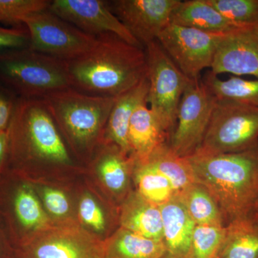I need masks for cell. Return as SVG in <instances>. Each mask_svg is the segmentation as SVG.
Returning <instances> with one entry per match:
<instances>
[{
    "instance_id": "1f68e13d",
    "label": "cell",
    "mask_w": 258,
    "mask_h": 258,
    "mask_svg": "<svg viewBox=\"0 0 258 258\" xmlns=\"http://www.w3.org/2000/svg\"><path fill=\"white\" fill-rule=\"evenodd\" d=\"M48 0H0V23L11 27L23 25L24 17L48 9Z\"/></svg>"
},
{
    "instance_id": "44dd1931",
    "label": "cell",
    "mask_w": 258,
    "mask_h": 258,
    "mask_svg": "<svg viewBox=\"0 0 258 258\" xmlns=\"http://www.w3.org/2000/svg\"><path fill=\"white\" fill-rule=\"evenodd\" d=\"M163 221V258H187L196 225L179 199L174 198L160 207Z\"/></svg>"
},
{
    "instance_id": "e0dca14e",
    "label": "cell",
    "mask_w": 258,
    "mask_h": 258,
    "mask_svg": "<svg viewBox=\"0 0 258 258\" xmlns=\"http://www.w3.org/2000/svg\"><path fill=\"white\" fill-rule=\"evenodd\" d=\"M79 225L106 241L119 228L118 208L95 187L83 174L75 181Z\"/></svg>"
},
{
    "instance_id": "ffe728a7",
    "label": "cell",
    "mask_w": 258,
    "mask_h": 258,
    "mask_svg": "<svg viewBox=\"0 0 258 258\" xmlns=\"http://www.w3.org/2000/svg\"><path fill=\"white\" fill-rule=\"evenodd\" d=\"M118 218L120 227L147 238L162 240L160 207L148 201L135 189L118 207Z\"/></svg>"
},
{
    "instance_id": "d6a6232c",
    "label": "cell",
    "mask_w": 258,
    "mask_h": 258,
    "mask_svg": "<svg viewBox=\"0 0 258 258\" xmlns=\"http://www.w3.org/2000/svg\"><path fill=\"white\" fill-rule=\"evenodd\" d=\"M30 38L25 25L5 28L0 26V52L10 49L30 47Z\"/></svg>"
},
{
    "instance_id": "4316f807",
    "label": "cell",
    "mask_w": 258,
    "mask_h": 258,
    "mask_svg": "<svg viewBox=\"0 0 258 258\" xmlns=\"http://www.w3.org/2000/svg\"><path fill=\"white\" fill-rule=\"evenodd\" d=\"M145 163L152 166L170 181L176 196L190 184L196 182L187 158L180 157L174 154L169 143L157 149Z\"/></svg>"
},
{
    "instance_id": "7a4b0ae2",
    "label": "cell",
    "mask_w": 258,
    "mask_h": 258,
    "mask_svg": "<svg viewBox=\"0 0 258 258\" xmlns=\"http://www.w3.org/2000/svg\"><path fill=\"white\" fill-rule=\"evenodd\" d=\"M64 61L71 88L93 96L115 98L147 77L145 48L113 33L97 35L89 50Z\"/></svg>"
},
{
    "instance_id": "2e32d148",
    "label": "cell",
    "mask_w": 258,
    "mask_h": 258,
    "mask_svg": "<svg viewBox=\"0 0 258 258\" xmlns=\"http://www.w3.org/2000/svg\"><path fill=\"white\" fill-rule=\"evenodd\" d=\"M210 72L258 79V28H242L225 34L217 47Z\"/></svg>"
},
{
    "instance_id": "d590c367",
    "label": "cell",
    "mask_w": 258,
    "mask_h": 258,
    "mask_svg": "<svg viewBox=\"0 0 258 258\" xmlns=\"http://www.w3.org/2000/svg\"><path fill=\"white\" fill-rule=\"evenodd\" d=\"M9 159V136L8 131L0 133V175L8 171Z\"/></svg>"
},
{
    "instance_id": "603a6c76",
    "label": "cell",
    "mask_w": 258,
    "mask_h": 258,
    "mask_svg": "<svg viewBox=\"0 0 258 258\" xmlns=\"http://www.w3.org/2000/svg\"><path fill=\"white\" fill-rule=\"evenodd\" d=\"M171 24L219 34L243 28L224 16L208 0L180 1L171 15Z\"/></svg>"
},
{
    "instance_id": "4dcf8cb0",
    "label": "cell",
    "mask_w": 258,
    "mask_h": 258,
    "mask_svg": "<svg viewBox=\"0 0 258 258\" xmlns=\"http://www.w3.org/2000/svg\"><path fill=\"white\" fill-rule=\"evenodd\" d=\"M232 23L243 28H258V0H208Z\"/></svg>"
},
{
    "instance_id": "9c48e42d",
    "label": "cell",
    "mask_w": 258,
    "mask_h": 258,
    "mask_svg": "<svg viewBox=\"0 0 258 258\" xmlns=\"http://www.w3.org/2000/svg\"><path fill=\"white\" fill-rule=\"evenodd\" d=\"M22 23L28 29L30 49L62 60L82 55L97 40V36L83 32L49 9L24 17Z\"/></svg>"
},
{
    "instance_id": "5b68a950",
    "label": "cell",
    "mask_w": 258,
    "mask_h": 258,
    "mask_svg": "<svg viewBox=\"0 0 258 258\" xmlns=\"http://www.w3.org/2000/svg\"><path fill=\"white\" fill-rule=\"evenodd\" d=\"M0 85L22 98H42L71 88L64 60L30 47L0 52Z\"/></svg>"
},
{
    "instance_id": "8992f818",
    "label": "cell",
    "mask_w": 258,
    "mask_h": 258,
    "mask_svg": "<svg viewBox=\"0 0 258 258\" xmlns=\"http://www.w3.org/2000/svg\"><path fill=\"white\" fill-rule=\"evenodd\" d=\"M0 220L15 249L55 225L31 182L10 171L0 175Z\"/></svg>"
},
{
    "instance_id": "f546056e",
    "label": "cell",
    "mask_w": 258,
    "mask_h": 258,
    "mask_svg": "<svg viewBox=\"0 0 258 258\" xmlns=\"http://www.w3.org/2000/svg\"><path fill=\"white\" fill-rule=\"evenodd\" d=\"M227 235V226H197L187 258H219Z\"/></svg>"
},
{
    "instance_id": "f1b7e54d",
    "label": "cell",
    "mask_w": 258,
    "mask_h": 258,
    "mask_svg": "<svg viewBox=\"0 0 258 258\" xmlns=\"http://www.w3.org/2000/svg\"><path fill=\"white\" fill-rule=\"evenodd\" d=\"M134 187L144 198L159 207L176 196L170 181L147 163L136 164Z\"/></svg>"
},
{
    "instance_id": "8d00e7d4",
    "label": "cell",
    "mask_w": 258,
    "mask_h": 258,
    "mask_svg": "<svg viewBox=\"0 0 258 258\" xmlns=\"http://www.w3.org/2000/svg\"><path fill=\"white\" fill-rule=\"evenodd\" d=\"M251 219L253 220L254 222L258 225V204L257 207H256L255 210L253 213H252V217H251Z\"/></svg>"
},
{
    "instance_id": "7402d4cb",
    "label": "cell",
    "mask_w": 258,
    "mask_h": 258,
    "mask_svg": "<svg viewBox=\"0 0 258 258\" xmlns=\"http://www.w3.org/2000/svg\"><path fill=\"white\" fill-rule=\"evenodd\" d=\"M148 91L149 82L147 77L117 97L108 117L103 141L115 144L131 155L128 142L129 123L137 108L147 102Z\"/></svg>"
},
{
    "instance_id": "277c9868",
    "label": "cell",
    "mask_w": 258,
    "mask_h": 258,
    "mask_svg": "<svg viewBox=\"0 0 258 258\" xmlns=\"http://www.w3.org/2000/svg\"><path fill=\"white\" fill-rule=\"evenodd\" d=\"M116 98L93 96L72 88L42 98L71 152L85 167L103 142Z\"/></svg>"
},
{
    "instance_id": "ba28073f",
    "label": "cell",
    "mask_w": 258,
    "mask_h": 258,
    "mask_svg": "<svg viewBox=\"0 0 258 258\" xmlns=\"http://www.w3.org/2000/svg\"><path fill=\"white\" fill-rule=\"evenodd\" d=\"M149 91L147 104L169 136L174 132L181 97L191 82L157 40L145 47Z\"/></svg>"
},
{
    "instance_id": "7c38bea8",
    "label": "cell",
    "mask_w": 258,
    "mask_h": 258,
    "mask_svg": "<svg viewBox=\"0 0 258 258\" xmlns=\"http://www.w3.org/2000/svg\"><path fill=\"white\" fill-rule=\"evenodd\" d=\"M225 35L170 24L157 41L187 79L199 81L202 71L211 68L217 47Z\"/></svg>"
},
{
    "instance_id": "9a60e30c",
    "label": "cell",
    "mask_w": 258,
    "mask_h": 258,
    "mask_svg": "<svg viewBox=\"0 0 258 258\" xmlns=\"http://www.w3.org/2000/svg\"><path fill=\"white\" fill-rule=\"evenodd\" d=\"M48 9L89 35L113 33L134 46L144 48L103 0H53Z\"/></svg>"
},
{
    "instance_id": "8fae6325",
    "label": "cell",
    "mask_w": 258,
    "mask_h": 258,
    "mask_svg": "<svg viewBox=\"0 0 258 258\" xmlns=\"http://www.w3.org/2000/svg\"><path fill=\"white\" fill-rule=\"evenodd\" d=\"M15 250L17 258H105V241L79 225H52Z\"/></svg>"
},
{
    "instance_id": "484cf974",
    "label": "cell",
    "mask_w": 258,
    "mask_h": 258,
    "mask_svg": "<svg viewBox=\"0 0 258 258\" xmlns=\"http://www.w3.org/2000/svg\"><path fill=\"white\" fill-rule=\"evenodd\" d=\"M219 258H258V225L251 218L230 222Z\"/></svg>"
},
{
    "instance_id": "836d02e7",
    "label": "cell",
    "mask_w": 258,
    "mask_h": 258,
    "mask_svg": "<svg viewBox=\"0 0 258 258\" xmlns=\"http://www.w3.org/2000/svg\"><path fill=\"white\" fill-rule=\"evenodd\" d=\"M18 97L0 85V133L9 128Z\"/></svg>"
},
{
    "instance_id": "3957f363",
    "label": "cell",
    "mask_w": 258,
    "mask_h": 258,
    "mask_svg": "<svg viewBox=\"0 0 258 258\" xmlns=\"http://www.w3.org/2000/svg\"><path fill=\"white\" fill-rule=\"evenodd\" d=\"M197 182L210 191L227 225L251 218L258 204V146L228 154L187 157Z\"/></svg>"
},
{
    "instance_id": "5bb4252c",
    "label": "cell",
    "mask_w": 258,
    "mask_h": 258,
    "mask_svg": "<svg viewBox=\"0 0 258 258\" xmlns=\"http://www.w3.org/2000/svg\"><path fill=\"white\" fill-rule=\"evenodd\" d=\"M108 7L144 48L171 24L180 0H113Z\"/></svg>"
},
{
    "instance_id": "52a82bcc",
    "label": "cell",
    "mask_w": 258,
    "mask_h": 258,
    "mask_svg": "<svg viewBox=\"0 0 258 258\" xmlns=\"http://www.w3.org/2000/svg\"><path fill=\"white\" fill-rule=\"evenodd\" d=\"M257 146L258 107L216 98L205 139L197 153L228 154Z\"/></svg>"
},
{
    "instance_id": "d4e9b609",
    "label": "cell",
    "mask_w": 258,
    "mask_h": 258,
    "mask_svg": "<svg viewBox=\"0 0 258 258\" xmlns=\"http://www.w3.org/2000/svg\"><path fill=\"white\" fill-rule=\"evenodd\" d=\"M176 197L197 226L225 227L227 225L216 200L203 184L196 181Z\"/></svg>"
},
{
    "instance_id": "6da1fadb",
    "label": "cell",
    "mask_w": 258,
    "mask_h": 258,
    "mask_svg": "<svg viewBox=\"0 0 258 258\" xmlns=\"http://www.w3.org/2000/svg\"><path fill=\"white\" fill-rule=\"evenodd\" d=\"M8 132V171L30 180H71L85 174L42 98H19Z\"/></svg>"
},
{
    "instance_id": "30bf717a",
    "label": "cell",
    "mask_w": 258,
    "mask_h": 258,
    "mask_svg": "<svg viewBox=\"0 0 258 258\" xmlns=\"http://www.w3.org/2000/svg\"><path fill=\"white\" fill-rule=\"evenodd\" d=\"M216 98L202 81H191L185 89L176 116V125L169 139L172 152L187 158L198 152L208 130Z\"/></svg>"
},
{
    "instance_id": "cb8c5ba5",
    "label": "cell",
    "mask_w": 258,
    "mask_h": 258,
    "mask_svg": "<svg viewBox=\"0 0 258 258\" xmlns=\"http://www.w3.org/2000/svg\"><path fill=\"white\" fill-rule=\"evenodd\" d=\"M163 240H152L119 227L105 241V258H163Z\"/></svg>"
},
{
    "instance_id": "83f0119b",
    "label": "cell",
    "mask_w": 258,
    "mask_h": 258,
    "mask_svg": "<svg viewBox=\"0 0 258 258\" xmlns=\"http://www.w3.org/2000/svg\"><path fill=\"white\" fill-rule=\"evenodd\" d=\"M202 82L217 99L258 107V79L232 77L227 80L208 72Z\"/></svg>"
},
{
    "instance_id": "d6986e66",
    "label": "cell",
    "mask_w": 258,
    "mask_h": 258,
    "mask_svg": "<svg viewBox=\"0 0 258 258\" xmlns=\"http://www.w3.org/2000/svg\"><path fill=\"white\" fill-rule=\"evenodd\" d=\"M76 179H28L31 182L44 211L53 225H79L76 210V195L75 188V181Z\"/></svg>"
},
{
    "instance_id": "e575fe53",
    "label": "cell",
    "mask_w": 258,
    "mask_h": 258,
    "mask_svg": "<svg viewBox=\"0 0 258 258\" xmlns=\"http://www.w3.org/2000/svg\"><path fill=\"white\" fill-rule=\"evenodd\" d=\"M0 258H17L15 250L0 220Z\"/></svg>"
},
{
    "instance_id": "ac0fdd59",
    "label": "cell",
    "mask_w": 258,
    "mask_h": 258,
    "mask_svg": "<svg viewBox=\"0 0 258 258\" xmlns=\"http://www.w3.org/2000/svg\"><path fill=\"white\" fill-rule=\"evenodd\" d=\"M170 136L161 125L147 102L137 108L129 123L128 142L136 164H144L153 153L169 143Z\"/></svg>"
},
{
    "instance_id": "4fadbf2b",
    "label": "cell",
    "mask_w": 258,
    "mask_h": 258,
    "mask_svg": "<svg viewBox=\"0 0 258 258\" xmlns=\"http://www.w3.org/2000/svg\"><path fill=\"white\" fill-rule=\"evenodd\" d=\"M136 161L114 144L103 142L86 166L85 176L109 201L119 207L132 192Z\"/></svg>"
}]
</instances>
